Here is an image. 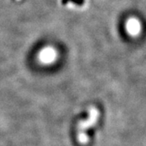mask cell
Returning <instances> with one entry per match:
<instances>
[{"label": "cell", "instance_id": "cell-1", "mask_svg": "<svg viewBox=\"0 0 146 146\" xmlns=\"http://www.w3.org/2000/svg\"><path fill=\"white\" fill-rule=\"evenodd\" d=\"M72 2L74 4H76L78 6H82L84 3V0H61V3H63V5L68 4V3Z\"/></svg>", "mask_w": 146, "mask_h": 146}]
</instances>
